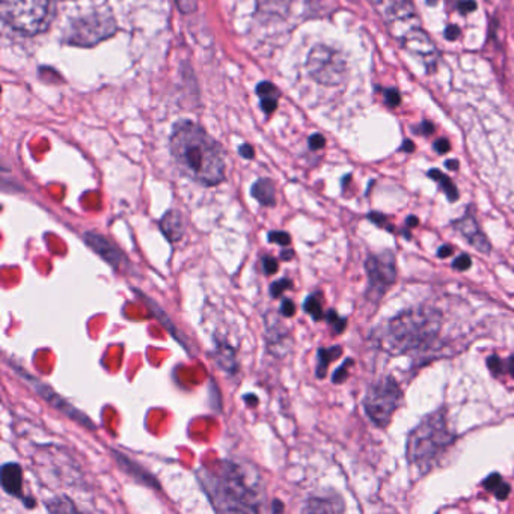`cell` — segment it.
<instances>
[{
    "label": "cell",
    "mask_w": 514,
    "mask_h": 514,
    "mask_svg": "<svg viewBox=\"0 0 514 514\" xmlns=\"http://www.w3.org/2000/svg\"><path fill=\"white\" fill-rule=\"evenodd\" d=\"M385 98H386V103H387V104H389V106H392V107L398 106V104H400V101H401L400 92H398L397 89H387V91L385 92Z\"/></svg>",
    "instance_id": "33"
},
{
    "label": "cell",
    "mask_w": 514,
    "mask_h": 514,
    "mask_svg": "<svg viewBox=\"0 0 514 514\" xmlns=\"http://www.w3.org/2000/svg\"><path fill=\"white\" fill-rule=\"evenodd\" d=\"M238 153H240V155L244 157L246 160H251V158H254V155H255L254 148H252L251 145H248V143H244V145H241L240 150H238Z\"/></svg>",
    "instance_id": "38"
},
{
    "label": "cell",
    "mask_w": 514,
    "mask_h": 514,
    "mask_svg": "<svg viewBox=\"0 0 514 514\" xmlns=\"http://www.w3.org/2000/svg\"><path fill=\"white\" fill-rule=\"evenodd\" d=\"M113 457L116 459L119 467L124 469L128 475H131L133 478L139 480L142 484H147V486H150V487H153V488H160L158 483L154 480L153 475H150L147 470H143L139 464L133 463V462H131L130 459H127L124 454H121V452H118V451L113 449Z\"/></svg>",
    "instance_id": "17"
},
{
    "label": "cell",
    "mask_w": 514,
    "mask_h": 514,
    "mask_svg": "<svg viewBox=\"0 0 514 514\" xmlns=\"http://www.w3.org/2000/svg\"><path fill=\"white\" fill-rule=\"evenodd\" d=\"M302 510L306 513H341L344 510V504L339 498H312L306 501Z\"/></svg>",
    "instance_id": "22"
},
{
    "label": "cell",
    "mask_w": 514,
    "mask_h": 514,
    "mask_svg": "<svg viewBox=\"0 0 514 514\" xmlns=\"http://www.w3.org/2000/svg\"><path fill=\"white\" fill-rule=\"evenodd\" d=\"M308 71L321 85L336 86L342 83L347 73L344 56L327 46H317L308 56Z\"/></svg>",
    "instance_id": "8"
},
{
    "label": "cell",
    "mask_w": 514,
    "mask_h": 514,
    "mask_svg": "<svg viewBox=\"0 0 514 514\" xmlns=\"http://www.w3.org/2000/svg\"><path fill=\"white\" fill-rule=\"evenodd\" d=\"M493 493H495V496H496L498 499H507L508 495H510V484L505 483V481H502V483L495 488V491H493Z\"/></svg>",
    "instance_id": "35"
},
{
    "label": "cell",
    "mask_w": 514,
    "mask_h": 514,
    "mask_svg": "<svg viewBox=\"0 0 514 514\" xmlns=\"http://www.w3.org/2000/svg\"><path fill=\"white\" fill-rule=\"evenodd\" d=\"M507 369H508V373L514 377V355L508 358V360H507Z\"/></svg>",
    "instance_id": "48"
},
{
    "label": "cell",
    "mask_w": 514,
    "mask_h": 514,
    "mask_svg": "<svg viewBox=\"0 0 514 514\" xmlns=\"http://www.w3.org/2000/svg\"><path fill=\"white\" fill-rule=\"evenodd\" d=\"M285 508H283V504L281 501H273L272 502V511L273 513H282Z\"/></svg>",
    "instance_id": "47"
},
{
    "label": "cell",
    "mask_w": 514,
    "mask_h": 514,
    "mask_svg": "<svg viewBox=\"0 0 514 514\" xmlns=\"http://www.w3.org/2000/svg\"><path fill=\"white\" fill-rule=\"evenodd\" d=\"M83 240L97 255H100L110 267H113L115 270H119L122 264L127 262L124 252H122L112 240L106 238L103 234L97 231H86L83 234Z\"/></svg>",
    "instance_id": "12"
},
{
    "label": "cell",
    "mask_w": 514,
    "mask_h": 514,
    "mask_svg": "<svg viewBox=\"0 0 514 514\" xmlns=\"http://www.w3.org/2000/svg\"><path fill=\"white\" fill-rule=\"evenodd\" d=\"M251 193L262 207H275L276 205V186L270 178L257 180Z\"/></svg>",
    "instance_id": "18"
},
{
    "label": "cell",
    "mask_w": 514,
    "mask_h": 514,
    "mask_svg": "<svg viewBox=\"0 0 514 514\" xmlns=\"http://www.w3.org/2000/svg\"><path fill=\"white\" fill-rule=\"evenodd\" d=\"M116 30L118 26L112 15L92 14L73 22L65 35V41L78 47H92L112 36Z\"/></svg>",
    "instance_id": "7"
},
{
    "label": "cell",
    "mask_w": 514,
    "mask_h": 514,
    "mask_svg": "<svg viewBox=\"0 0 514 514\" xmlns=\"http://www.w3.org/2000/svg\"><path fill=\"white\" fill-rule=\"evenodd\" d=\"M418 222H419V220H418L415 216H409V217H407V220H406V225L409 226V228H413V226H416V225H418Z\"/></svg>",
    "instance_id": "49"
},
{
    "label": "cell",
    "mask_w": 514,
    "mask_h": 514,
    "mask_svg": "<svg viewBox=\"0 0 514 514\" xmlns=\"http://www.w3.org/2000/svg\"><path fill=\"white\" fill-rule=\"evenodd\" d=\"M139 296H140V299L143 300V302H147V305H148V308H150V311L155 315V318L164 326V327H166V331H169V334L184 347V348H186V350L189 352V348H187V342L186 341H184L182 339V335L180 336V332H178V329L174 326V323L171 321V318H168L166 317V314H164L163 311H161V308L158 306V305H155L153 300H150V297L148 296H145V294H143V293H140V291H137V290H134Z\"/></svg>",
    "instance_id": "21"
},
{
    "label": "cell",
    "mask_w": 514,
    "mask_h": 514,
    "mask_svg": "<svg viewBox=\"0 0 514 514\" xmlns=\"http://www.w3.org/2000/svg\"><path fill=\"white\" fill-rule=\"evenodd\" d=\"M454 440L456 436L448 428L445 412L437 410L427 415L409 435L406 446L407 460L421 474H425Z\"/></svg>",
    "instance_id": "4"
},
{
    "label": "cell",
    "mask_w": 514,
    "mask_h": 514,
    "mask_svg": "<svg viewBox=\"0 0 514 514\" xmlns=\"http://www.w3.org/2000/svg\"><path fill=\"white\" fill-rule=\"evenodd\" d=\"M293 286V281L288 279V278H282V279H278L275 281L272 285H270V296L273 299H278V297H282V294L290 290Z\"/></svg>",
    "instance_id": "26"
},
{
    "label": "cell",
    "mask_w": 514,
    "mask_h": 514,
    "mask_svg": "<svg viewBox=\"0 0 514 514\" xmlns=\"http://www.w3.org/2000/svg\"><path fill=\"white\" fill-rule=\"evenodd\" d=\"M440 314L431 308H416L400 312L377 334L383 350L392 355L406 353L433 341L440 329Z\"/></svg>",
    "instance_id": "3"
},
{
    "label": "cell",
    "mask_w": 514,
    "mask_h": 514,
    "mask_svg": "<svg viewBox=\"0 0 514 514\" xmlns=\"http://www.w3.org/2000/svg\"><path fill=\"white\" fill-rule=\"evenodd\" d=\"M257 94L259 97V104L264 113H273L278 107L279 101V89L272 81H261L257 86Z\"/></svg>",
    "instance_id": "20"
},
{
    "label": "cell",
    "mask_w": 514,
    "mask_h": 514,
    "mask_svg": "<svg viewBox=\"0 0 514 514\" xmlns=\"http://www.w3.org/2000/svg\"><path fill=\"white\" fill-rule=\"evenodd\" d=\"M452 228H454L464 240H467V243L470 246L483 254H488L491 249V244L487 240L486 234L481 231L478 222L474 219L472 214H466L460 219H457L456 222H452Z\"/></svg>",
    "instance_id": "14"
},
{
    "label": "cell",
    "mask_w": 514,
    "mask_h": 514,
    "mask_svg": "<svg viewBox=\"0 0 514 514\" xmlns=\"http://www.w3.org/2000/svg\"><path fill=\"white\" fill-rule=\"evenodd\" d=\"M216 363L223 371L234 374L238 371V362L235 359V350L231 344L216 339Z\"/></svg>",
    "instance_id": "19"
},
{
    "label": "cell",
    "mask_w": 514,
    "mask_h": 514,
    "mask_svg": "<svg viewBox=\"0 0 514 514\" xmlns=\"http://www.w3.org/2000/svg\"><path fill=\"white\" fill-rule=\"evenodd\" d=\"M403 403V392L392 377H386L368 389L363 406L374 425L386 428Z\"/></svg>",
    "instance_id": "6"
},
{
    "label": "cell",
    "mask_w": 514,
    "mask_h": 514,
    "mask_svg": "<svg viewBox=\"0 0 514 514\" xmlns=\"http://www.w3.org/2000/svg\"><path fill=\"white\" fill-rule=\"evenodd\" d=\"M504 480H502V477L499 475V474H491V475H488L486 480H484V483H483V486H484V488L487 490V491H495V488L502 483Z\"/></svg>",
    "instance_id": "31"
},
{
    "label": "cell",
    "mask_w": 514,
    "mask_h": 514,
    "mask_svg": "<svg viewBox=\"0 0 514 514\" xmlns=\"http://www.w3.org/2000/svg\"><path fill=\"white\" fill-rule=\"evenodd\" d=\"M435 150H436L437 153H440V154L448 153V151H449V142H448V139H439V140H436V142H435Z\"/></svg>",
    "instance_id": "39"
},
{
    "label": "cell",
    "mask_w": 514,
    "mask_h": 514,
    "mask_svg": "<svg viewBox=\"0 0 514 514\" xmlns=\"http://www.w3.org/2000/svg\"><path fill=\"white\" fill-rule=\"evenodd\" d=\"M169 147L180 171L195 182L213 187L225 180L226 161L223 151L196 122L178 121L172 128Z\"/></svg>",
    "instance_id": "2"
},
{
    "label": "cell",
    "mask_w": 514,
    "mask_h": 514,
    "mask_svg": "<svg viewBox=\"0 0 514 514\" xmlns=\"http://www.w3.org/2000/svg\"><path fill=\"white\" fill-rule=\"evenodd\" d=\"M459 8H460L462 12H472V11L477 9V5H475L474 0H466V2H462V3H460Z\"/></svg>",
    "instance_id": "41"
},
{
    "label": "cell",
    "mask_w": 514,
    "mask_h": 514,
    "mask_svg": "<svg viewBox=\"0 0 514 514\" xmlns=\"http://www.w3.org/2000/svg\"><path fill=\"white\" fill-rule=\"evenodd\" d=\"M428 177L433 178L435 181L439 182L440 189L445 192L446 198H448L451 202H454V201L459 199V190H457V187H456V184L452 182L445 174H442V172L437 171V169H431V171L428 172Z\"/></svg>",
    "instance_id": "24"
},
{
    "label": "cell",
    "mask_w": 514,
    "mask_h": 514,
    "mask_svg": "<svg viewBox=\"0 0 514 514\" xmlns=\"http://www.w3.org/2000/svg\"><path fill=\"white\" fill-rule=\"evenodd\" d=\"M2 17L14 30L36 35L49 25L50 0H2Z\"/></svg>",
    "instance_id": "5"
},
{
    "label": "cell",
    "mask_w": 514,
    "mask_h": 514,
    "mask_svg": "<svg viewBox=\"0 0 514 514\" xmlns=\"http://www.w3.org/2000/svg\"><path fill=\"white\" fill-rule=\"evenodd\" d=\"M365 269L368 276L366 297L379 302L397 281L395 257L390 251L369 255L365 261Z\"/></svg>",
    "instance_id": "9"
},
{
    "label": "cell",
    "mask_w": 514,
    "mask_h": 514,
    "mask_svg": "<svg viewBox=\"0 0 514 514\" xmlns=\"http://www.w3.org/2000/svg\"><path fill=\"white\" fill-rule=\"evenodd\" d=\"M177 3H178V8H180L182 12H186V14H189V12H192V11L196 9L195 0H177Z\"/></svg>",
    "instance_id": "36"
},
{
    "label": "cell",
    "mask_w": 514,
    "mask_h": 514,
    "mask_svg": "<svg viewBox=\"0 0 514 514\" xmlns=\"http://www.w3.org/2000/svg\"><path fill=\"white\" fill-rule=\"evenodd\" d=\"M303 309L306 314H309L315 321H320L324 318V311H323V300H321V294L320 293H314L311 296H308V299L303 303Z\"/></svg>",
    "instance_id": "25"
},
{
    "label": "cell",
    "mask_w": 514,
    "mask_h": 514,
    "mask_svg": "<svg viewBox=\"0 0 514 514\" xmlns=\"http://www.w3.org/2000/svg\"><path fill=\"white\" fill-rule=\"evenodd\" d=\"M446 168L448 169H457L459 168V161L457 160H448L446 161Z\"/></svg>",
    "instance_id": "52"
},
{
    "label": "cell",
    "mask_w": 514,
    "mask_h": 514,
    "mask_svg": "<svg viewBox=\"0 0 514 514\" xmlns=\"http://www.w3.org/2000/svg\"><path fill=\"white\" fill-rule=\"evenodd\" d=\"M160 230L171 243L181 240V237L184 234V225H182L181 213L177 210L166 211V214L160 219Z\"/></svg>",
    "instance_id": "16"
},
{
    "label": "cell",
    "mask_w": 514,
    "mask_h": 514,
    "mask_svg": "<svg viewBox=\"0 0 514 514\" xmlns=\"http://www.w3.org/2000/svg\"><path fill=\"white\" fill-rule=\"evenodd\" d=\"M202 472L199 481L217 511H262L265 502L264 481L255 464L223 460L217 470L202 469Z\"/></svg>",
    "instance_id": "1"
},
{
    "label": "cell",
    "mask_w": 514,
    "mask_h": 514,
    "mask_svg": "<svg viewBox=\"0 0 514 514\" xmlns=\"http://www.w3.org/2000/svg\"><path fill=\"white\" fill-rule=\"evenodd\" d=\"M267 240L270 243L282 246V248H286V246H290L291 243V235L286 231H270L267 234Z\"/></svg>",
    "instance_id": "27"
},
{
    "label": "cell",
    "mask_w": 514,
    "mask_h": 514,
    "mask_svg": "<svg viewBox=\"0 0 514 514\" xmlns=\"http://www.w3.org/2000/svg\"><path fill=\"white\" fill-rule=\"evenodd\" d=\"M279 312L285 318L294 317V314H296V303L291 299H282L281 306H279Z\"/></svg>",
    "instance_id": "30"
},
{
    "label": "cell",
    "mask_w": 514,
    "mask_h": 514,
    "mask_svg": "<svg viewBox=\"0 0 514 514\" xmlns=\"http://www.w3.org/2000/svg\"><path fill=\"white\" fill-rule=\"evenodd\" d=\"M470 264H472L470 257L466 255V254H463V255H460V257H457V258L454 259V262H452V267H454L456 270H462V272H463V270H467V269H469Z\"/></svg>",
    "instance_id": "32"
},
{
    "label": "cell",
    "mask_w": 514,
    "mask_h": 514,
    "mask_svg": "<svg viewBox=\"0 0 514 514\" xmlns=\"http://www.w3.org/2000/svg\"><path fill=\"white\" fill-rule=\"evenodd\" d=\"M324 318H326V321H329V323H331L332 326L334 324H336L338 321H339V315L336 314V311H334V309H331V311H327V314L324 315Z\"/></svg>",
    "instance_id": "42"
},
{
    "label": "cell",
    "mask_w": 514,
    "mask_h": 514,
    "mask_svg": "<svg viewBox=\"0 0 514 514\" xmlns=\"http://www.w3.org/2000/svg\"><path fill=\"white\" fill-rule=\"evenodd\" d=\"M261 267H262L264 275H273L279 270V262L272 255H264L261 258Z\"/></svg>",
    "instance_id": "28"
},
{
    "label": "cell",
    "mask_w": 514,
    "mask_h": 514,
    "mask_svg": "<svg viewBox=\"0 0 514 514\" xmlns=\"http://www.w3.org/2000/svg\"><path fill=\"white\" fill-rule=\"evenodd\" d=\"M369 219H371L373 222H376L379 226H386V225H387L386 217L382 216V214H379V213H371V214H369Z\"/></svg>",
    "instance_id": "43"
},
{
    "label": "cell",
    "mask_w": 514,
    "mask_h": 514,
    "mask_svg": "<svg viewBox=\"0 0 514 514\" xmlns=\"http://www.w3.org/2000/svg\"><path fill=\"white\" fill-rule=\"evenodd\" d=\"M401 41H403V46L409 51L418 54L427 64V67H435L437 60V50L435 43L430 39V36L424 30L416 27L413 30H410L407 35H404Z\"/></svg>",
    "instance_id": "13"
},
{
    "label": "cell",
    "mask_w": 514,
    "mask_h": 514,
    "mask_svg": "<svg viewBox=\"0 0 514 514\" xmlns=\"http://www.w3.org/2000/svg\"><path fill=\"white\" fill-rule=\"evenodd\" d=\"M11 366L15 369V373L22 377L41 398H43L44 401H47L51 407L57 409L59 412H62L64 415H67L70 419L76 421L77 424L83 425V427H86L89 430H95V424L83 412H80L78 409H76L73 404H70L65 398H62L57 392H54V390L49 385L43 383V380H39V379L30 376L26 369H23V368H20L17 365H12V363H11Z\"/></svg>",
    "instance_id": "10"
},
{
    "label": "cell",
    "mask_w": 514,
    "mask_h": 514,
    "mask_svg": "<svg viewBox=\"0 0 514 514\" xmlns=\"http://www.w3.org/2000/svg\"><path fill=\"white\" fill-rule=\"evenodd\" d=\"M487 366L493 374H499L502 373V362L498 356H490L487 359Z\"/></svg>",
    "instance_id": "34"
},
{
    "label": "cell",
    "mask_w": 514,
    "mask_h": 514,
    "mask_svg": "<svg viewBox=\"0 0 514 514\" xmlns=\"http://www.w3.org/2000/svg\"><path fill=\"white\" fill-rule=\"evenodd\" d=\"M445 36H446V39H449V41L457 39V38L460 36V29H459L457 26H454V25L448 26L446 30H445Z\"/></svg>",
    "instance_id": "40"
},
{
    "label": "cell",
    "mask_w": 514,
    "mask_h": 514,
    "mask_svg": "<svg viewBox=\"0 0 514 514\" xmlns=\"http://www.w3.org/2000/svg\"><path fill=\"white\" fill-rule=\"evenodd\" d=\"M385 22L397 38H403L419 25V18L412 0H377Z\"/></svg>",
    "instance_id": "11"
},
{
    "label": "cell",
    "mask_w": 514,
    "mask_h": 514,
    "mask_svg": "<svg viewBox=\"0 0 514 514\" xmlns=\"http://www.w3.org/2000/svg\"><path fill=\"white\" fill-rule=\"evenodd\" d=\"M452 252H454V249H452L451 246L443 244L442 248H439V251H437V257H440V258H448Z\"/></svg>",
    "instance_id": "44"
},
{
    "label": "cell",
    "mask_w": 514,
    "mask_h": 514,
    "mask_svg": "<svg viewBox=\"0 0 514 514\" xmlns=\"http://www.w3.org/2000/svg\"><path fill=\"white\" fill-rule=\"evenodd\" d=\"M293 258H294V251L291 248L290 249H282V252H281V259L282 261H290Z\"/></svg>",
    "instance_id": "46"
},
{
    "label": "cell",
    "mask_w": 514,
    "mask_h": 514,
    "mask_svg": "<svg viewBox=\"0 0 514 514\" xmlns=\"http://www.w3.org/2000/svg\"><path fill=\"white\" fill-rule=\"evenodd\" d=\"M350 365H353V360L352 359H347L338 369H336V371L334 373V376H332V382L334 383H342V382H345V379L348 377V366H350Z\"/></svg>",
    "instance_id": "29"
},
{
    "label": "cell",
    "mask_w": 514,
    "mask_h": 514,
    "mask_svg": "<svg viewBox=\"0 0 514 514\" xmlns=\"http://www.w3.org/2000/svg\"><path fill=\"white\" fill-rule=\"evenodd\" d=\"M422 130H424V134H428V133H433L435 127L430 124V122H424L422 124Z\"/></svg>",
    "instance_id": "51"
},
{
    "label": "cell",
    "mask_w": 514,
    "mask_h": 514,
    "mask_svg": "<svg viewBox=\"0 0 514 514\" xmlns=\"http://www.w3.org/2000/svg\"><path fill=\"white\" fill-rule=\"evenodd\" d=\"M243 400H244V403H246V404L251 406V407H255V406L258 404V397H257V395H254V394H248V395H244V397H243Z\"/></svg>",
    "instance_id": "45"
},
{
    "label": "cell",
    "mask_w": 514,
    "mask_h": 514,
    "mask_svg": "<svg viewBox=\"0 0 514 514\" xmlns=\"http://www.w3.org/2000/svg\"><path fill=\"white\" fill-rule=\"evenodd\" d=\"M324 143H326V140H324V137H323L321 134H312V136L309 137V147H311V150H320V148L324 147Z\"/></svg>",
    "instance_id": "37"
},
{
    "label": "cell",
    "mask_w": 514,
    "mask_h": 514,
    "mask_svg": "<svg viewBox=\"0 0 514 514\" xmlns=\"http://www.w3.org/2000/svg\"><path fill=\"white\" fill-rule=\"evenodd\" d=\"M341 355H342V348L339 345H332L329 348H320L318 358H317V371H315L317 377L324 379L331 362L336 360Z\"/></svg>",
    "instance_id": "23"
},
{
    "label": "cell",
    "mask_w": 514,
    "mask_h": 514,
    "mask_svg": "<svg viewBox=\"0 0 514 514\" xmlns=\"http://www.w3.org/2000/svg\"><path fill=\"white\" fill-rule=\"evenodd\" d=\"M0 481L3 490L11 496L25 499L23 495V470L18 463H5L0 472Z\"/></svg>",
    "instance_id": "15"
},
{
    "label": "cell",
    "mask_w": 514,
    "mask_h": 514,
    "mask_svg": "<svg viewBox=\"0 0 514 514\" xmlns=\"http://www.w3.org/2000/svg\"><path fill=\"white\" fill-rule=\"evenodd\" d=\"M403 150H406L407 153H412V151L415 150V147H413V142L406 140V142L403 143Z\"/></svg>",
    "instance_id": "50"
}]
</instances>
